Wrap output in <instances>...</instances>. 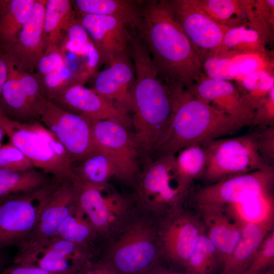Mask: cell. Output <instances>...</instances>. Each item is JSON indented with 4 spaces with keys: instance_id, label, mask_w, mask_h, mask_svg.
Returning a JSON list of instances; mask_svg holds the SVG:
<instances>
[{
    "instance_id": "f35d334b",
    "label": "cell",
    "mask_w": 274,
    "mask_h": 274,
    "mask_svg": "<svg viewBox=\"0 0 274 274\" xmlns=\"http://www.w3.org/2000/svg\"><path fill=\"white\" fill-rule=\"evenodd\" d=\"M33 168L30 159L9 142L0 147V169L24 171Z\"/></svg>"
},
{
    "instance_id": "f907efd6",
    "label": "cell",
    "mask_w": 274,
    "mask_h": 274,
    "mask_svg": "<svg viewBox=\"0 0 274 274\" xmlns=\"http://www.w3.org/2000/svg\"><path fill=\"white\" fill-rule=\"evenodd\" d=\"M5 134L4 131L0 127V147L3 145L2 143Z\"/></svg>"
},
{
    "instance_id": "3957f363",
    "label": "cell",
    "mask_w": 274,
    "mask_h": 274,
    "mask_svg": "<svg viewBox=\"0 0 274 274\" xmlns=\"http://www.w3.org/2000/svg\"><path fill=\"white\" fill-rule=\"evenodd\" d=\"M0 127L9 142L30 159L35 168L59 180L75 181L68 153L40 121L21 123L9 119L0 111Z\"/></svg>"
},
{
    "instance_id": "7a4b0ae2",
    "label": "cell",
    "mask_w": 274,
    "mask_h": 274,
    "mask_svg": "<svg viewBox=\"0 0 274 274\" xmlns=\"http://www.w3.org/2000/svg\"><path fill=\"white\" fill-rule=\"evenodd\" d=\"M169 87L174 97L170 125L154 158L162 155H175L186 147L232 134L248 125L197 99L181 86Z\"/></svg>"
},
{
    "instance_id": "9c48e42d",
    "label": "cell",
    "mask_w": 274,
    "mask_h": 274,
    "mask_svg": "<svg viewBox=\"0 0 274 274\" xmlns=\"http://www.w3.org/2000/svg\"><path fill=\"white\" fill-rule=\"evenodd\" d=\"M112 120L93 122L92 133L95 149L113 164L116 177L134 184L140 174L141 155L133 132Z\"/></svg>"
},
{
    "instance_id": "7402d4cb",
    "label": "cell",
    "mask_w": 274,
    "mask_h": 274,
    "mask_svg": "<svg viewBox=\"0 0 274 274\" xmlns=\"http://www.w3.org/2000/svg\"><path fill=\"white\" fill-rule=\"evenodd\" d=\"M5 60L8 72L2 90L0 111L9 119L21 123L40 121L23 88L18 70Z\"/></svg>"
},
{
    "instance_id": "d590c367",
    "label": "cell",
    "mask_w": 274,
    "mask_h": 274,
    "mask_svg": "<svg viewBox=\"0 0 274 274\" xmlns=\"http://www.w3.org/2000/svg\"><path fill=\"white\" fill-rule=\"evenodd\" d=\"M201 64L203 73L210 78L229 81L236 78L235 64L227 54L209 56Z\"/></svg>"
},
{
    "instance_id": "b9f144b4",
    "label": "cell",
    "mask_w": 274,
    "mask_h": 274,
    "mask_svg": "<svg viewBox=\"0 0 274 274\" xmlns=\"http://www.w3.org/2000/svg\"><path fill=\"white\" fill-rule=\"evenodd\" d=\"M252 125L260 128L273 126L274 87L254 111Z\"/></svg>"
},
{
    "instance_id": "7bdbcfd3",
    "label": "cell",
    "mask_w": 274,
    "mask_h": 274,
    "mask_svg": "<svg viewBox=\"0 0 274 274\" xmlns=\"http://www.w3.org/2000/svg\"><path fill=\"white\" fill-rule=\"evenodd\" d=\"M257 146L258 152L265 162L273 166L274 161V127L260 128L257 132Z\"/></svg>"
},
{
    "instance_id": "836d02e7",
    "label": "cell",
    "mask_w": 274,
    "mask_h": 274,
    "mask_svg": "<svg viewBox=\"0 0 274 274\" xmlns=\"http://www.w3.org/2000/svg\"><path fill=\"white\" fill-rule=\"evenodd\" d=\"M36 77L44 98L49 100L68 87L80 84L77 72L74 71L67 63L46 75Z\"/></svg>"
},
{
    "instance_id": "ba28073f",
    "label": "cell",
    "mask_w": 274,
    "mask_h": 274,
    "mask_svg": "<svg viewBox=\"0 0 274 274\" xmlns=\"http://www.w3.org/2000/svg\"><path fill=\"white\" fill-rule=\"evenodd\" d=\"M117 235L108 252L115 267L123 273L144 270L160 252L157 227L149 220H129Z\"/></svg>"
},
{
    "instance_id": "9a60e30c",
    "label": "cell",
    "mask_w": 274,
    "mask_h": 274,
    "mask_svg": "<svg viewBox=\"0 0 274 274\" xmlns=\"http://www.w3.org/2000/svg\"><path fill=\"white\" fill-rule=\"evenodd\" d=\"M60 108L80 115L92 123L112 120L127 127L131 125L128 112L109 100L92 88L84 85H73L51 100Z\"/></svg>"
},
{
    "instance_id": "277c9868",
    "label": "cell",
    "mask_w": 274,
    "mask_h": 274,
    "mask_svg": "<svg viewBox=\"0 0 274 274\" xmlns=\"http://www.w3.org/2000/svg\"><path fill=\"white\" fill-rule=\"evenodd\" d=\"M43 204L37 224L16 247L13 263L33 266L56 237L58 228L76 204V187L71 180L52 177L43 190Z\"/></svg>"
},
{
    "instance_id": "f6af8a7d",
    "label": "cell",
    "mask_w": 274,
    "mask_h": 274,
    "mask_svg": "<svg viewBox=\"0 0 274 274\" xmlns=\"http://www.w3.org/2000/svg\"><path fill=\"white\" fill-rule=\"evenodd\" d=\"M0 274H55L50 273L38 267L32 265H24L12 263Z\"/></svg>"
},
{
    "instance_id": "6da1fadb",
    "label": "cell",
    "mask_w": 274,
    "mask_h": 274,
    "mask_svg": "<svg viewBox=\"0 0 274 274\" xmlns=\"http://www.w3.org/2000/svg\"><path fill=\"white\" fill-rule=\"evenodd\" d=\"M158 75L167 85L189 89L203 74L201 62L167 0L137 1L133 25Z\"/></svg>"
},
{
    "instance_id": "603a6c76",
    "label": "cell",
    "mask_w": 274,
    "mask_h": 274,
    "mask_svg": "<svg viewBox=\"0 0 274 274\" xmlns=\"http://www.w3.org/2000/svg\"><path fill=\"white\" fill-rule=\"evenodd\" d=\"M36 0L0 1V52L15 44Z\"/></svg>"
},
{
    "instance_id": "7dc6e473",
    "label": "cell",
    "mask_w": 274,
    "mask_h": 274,
    "mask_svg": "<svg viewBox=\"0 0 274 274\" xmlns=\"http://www.w3.org/2000/svg\"><path fill=\"white\" fill-rule=\"evenodd\" d=\"M13 263L5 249H0V272L6 267Z\"/></svg>"
},
{
    "instance_id": "d4e9b609",
    "label": "cell",
    "mask_w": 274,
    "mask_h": 274,
    "mask_svg": "<svg viewBox=\"0 0 274 274\" xmlns=\"http://www.w3.org/2000/svg\"><path fill=\"white\" fill-rule=\"evenodd\" d=\"M249 26L248 23L229 28L221 46L212 55L243 53L267 54L263 38L252 25Z\"/></svg>"
},
{
    "instance_id": "ac0fdd59",
    "label": "cell",
    "mask_w": 274,
    "mask_h": 274,
    "mask_svg": "<svg viewBox=\"0 0 274 274\" xmlns=\"http://www.w3.org/2000/svg\"><path fill=\"white\" fill-rule=\"evenodd\" d=\"M206 233L215 245L223 263L237 245L243 228L226 205L196 206Z\"/></svg>"
},
{
    "instance_id": "ee69618b",
    "label": "cell",
    "mask_w": 274,
    "mask_h": 274,
    "mask_svg": "<svg viewBox=\"0 0 274 274\" xmlns=\"http://www.w3.org/2000/svg\"><path fill=\"white\" fill-rule=\"evenodd\" d=\"M63 39L81 43H87L91 39L87 31L77 19L72 23L65 31Z\"/></svg>"
},
{
    "instance_id": "52a82bcc",
    "label": "cell",
    "mask_w": 274,
    "mask_h": 274,
    "mask_svg": "<svg viewBox=\"0 0 274 274\" xmlns=\"http://www.w3.org/2000/svg\"><path fill=\"white\" fill-rule=\"evenodd\" d=\"M75 183L77 204L99 237L117 235L130 220V199L109 183L99 185Z\"/></svg>"
},
{
    "instance_id": "4316f807",
    "label": "cell",
    "mask_w": 274,
    "mask_h": 274,
    "mask_svg": "<svg viewBox=\"0 0 274 274\" xmlns=\"http://www.w3.org/2000/svg\"><path fill=\"white\" fill-rule=\"evenodd\" d=\"M75 10L79 14L111 16L126 20L129 26L137 14V1L76 0L72 1Z\"/></svg>"
},
{
    "instance_id": "d6a6232c",
    "label": "cell",
    "mask_w": 274,
    "mask_h": 274,
    "mask_svg": "<svg viewBox=\"0 0 274 274\" xmlns=\"http://www.w3.org/2000/svg\"><path fill=\"white\" fill-rule=\"evenodd\" d=\"M185 267L188 274H215L219 267H221L218 252L206 229Z\"/></svg>"
},
{
    "instance_id": "60d3db41",
    "label": "cell",
    "mask_w": 274,
    "mask_h": 274,
    "mask_svg": "<svg viewBox=\"0 0 274 274\" xmlns=\"http://www.w3.org/2000/svg\"><path fill=\"white\" fill-rule=\"evenodd\" d=\"M66 63L64 53L60 47H49L45 49L34 74L37 76H42Z\"/></svg>"
},
{
    "instance_id": "1f68e13d",
    "label": "cell",
    "mask_w": 274,
    "mask_h": 274,
    "mask_svg": "<svg viewBox=\"0 0 274 274\" xmlns=\"http://www.w3.org/2000/svg\"><path fill=\"white\" fill-rule=\"evenodd\" d=\"M226 206L243 227L274 214L272 192L260 194L242 202Z\"/></svg>"
},
{
    "instance_id": "44dd1931",
    "label": "cell",
    "mask_w": 274,
    "mask_h": 274,
    "mask_svg": "<svg viewBox=\"0 0 274 274\" xmlns=\"http://www.w3.org/2000/svg\"><path fill=\"white\" fill-rule=\"evenodd\" d=\"M273 225L274 214L244 226L237 245L222 265L221 274L247 272L264 238L273 230Z\"/></svg>"
},
{
    "instance_id": "5bb4252c",
    "label": "cell",
    "mask_w": 274,
    "mask_h": 274,
    "mask_svg": "<svg viewBox=\"0 0 274 274\" xmlns=\"http://www.w3.org/2000/svg\"><path fill=\"white\" fill-rule=\"evenodd\" d=\"M273 166L206 185L194 195L196 206L233 204L260 194L272 192Z\"/></svg>"
},
{
    "instance_id": "bcb514c9",
    "label": "cell",
    "mask_w": 274,
    "mask_h": 274,
    "mask_svg": "<svg viewBox=\"0 0 274 274\" xmlns=\"http://www.w3.org/2000/svg\"><path fill=\"white\" fill-rule=\"evenodd\" d=\"M8 65L7 62L0 52V104L2 90L8 76Z\"/></svg>"
},
{
    "instance_id": "4dcf8cb0",
    "label": "cell",
    "mask_w": 274,
    "mask_h": 274,
    "mask_svg": "<svg viewBox=\"0 0 274 274\" xmlns=\"http://www.w3.org/2000/svg\"><path fill=\"white\" fill-rule=\"evenodd\" d=\"M207 154L202 145L186 147L175 157L176 174L182 184L188 189L192 182L202 177L207 164Z\"/></svg>"
},
{
    "instance_id": "4fadbf2b",
    "label": "cell",
    "mask_w": 274,
    "mask_h": 274,
    "mask_svg": "<svg viewBox=\"0 0 274 274\" xmlns=\"http://www.w3.org/2000/svg\"><path fill=\"white\" fill-rule=\"evenodd\" d=\"M205 227L200 217L183 208L162 218L157 226L160 252L173 261L185 266Z\"/></svg>"
},
{
    "instance_id": "ffe728a7",
    "label": "cell",
    "mask_w": 274,
    "mask_h": 274,
    "mask_svg": "<svg viewBox=\"0 0 274 274\" xmlns=\"http://www.w3.org/2000/svg\"><path fill=\"white\" fill-rule=\"evenodd\" d=\"M134 80V66L127 54L115 59L98 73L92 89L128 113H131Z\"/></svg>"
},
{
    "instance_id": "f1b7e54d",
    "label": "cell",
    "mask_w": 274,
    "mask_h": 274,
    "mask_svg": "<svg viewBox=\"0 0 274 274\" xmlns=\"http://www.w3.org/2000/svg\"><path fill=\"white\" fill-rule=\"evenodd\" d=\"M56 237L93 248L94 241L99 237L76 201L73 210L60 224Z\"/></svg>"
},
{
    "instance_id": "8d00e7d4",
    "label": "cell",
    "mask_w": 274,
    "mask_h": 274,
    "mask_svg": "<svg viewBox=\"0 0 274 274\" xmlns=\"http://www.w3.org/2000/svg\"><path fill=\"white\" fill-rule=\"evenodd\" d=\"M226 54L230 56L235 64L237 71V76L235 80L237 82L255 72L262 70H272L273 67L267 54L264 55L259 53Z\"/></svg>"
},
{
    "instance_id": "30bf717a",
    "label": "cell",
    "mask_w": 274,
    "mask_h": 274,
    "mask_svg": "<svg viewBox=\"0 0 274 274\" xmlns=\"http://www.w3.org/2000/svg\"><path fill=\"white\" fill-rule=\"evenodd\" d=\"M39 114L40 121L56 136L73 165L97 151L92 136L93 123L87 119L47 99L42 102Z\"/></svg>"
},
{
    "instance_id": "8992f818",
    "label": "cell",
    "mask_w": 274,
    "mask_h": 274,
    "mask_svg": "<svg viewBox=\"0 0 274 274\" xmlns=\"http://www.w3.org/2000/svg\"><path fill=\"white\" fill-rule=\"evenodd\" d=\"M257 138L254 132L204 144L208 160L201 178L207 185L272 166L260 155Z\"/></svg>"
},
{
    "instance_id": "e0dca14e",
    "label": "cell",
    "mask_w": 274,
    "mask_h": 274,
    "mask_svg": "<svg viewBox=\"0 0 274 274\" xmlns=\"http://www.w3.org/2000/svg\"><path fill=\"white\" fill-rule=\"evenodd\" d=\"M46 0H36L31 13L17 41L5 52V59L17 70L34 74L44 54L43 22Z\"/></svg>"
},
{
    "instance_id": "e575fe53",
    "label": "cell",
    "mask_w": 274,
    "mask_h": 274,
    "mask_svg": "<svg viewBox=\"0 0 274 274\" xmlns=\"http://www.w3.org/2000/svg\"><path fill=\"white\" fill-rule=\"evenodd\" d=\"M248 19L265 42L271 40L273 34L274 1H254L248 15Z\"/></svg>"
},
{
    "instance_id": "681fc988",
    "label": "cell",
    "mask_w": 274,
    "mask_h": 274,
    "mask_svg": "<svg viewBox=\"0 0 274 274\" xmlns=\"http://www.w3.org/2000/svg\"><path fill=\"white\" fill-rule=\"evenodd\" d=\"M243 274H274V271L273 267H271L260 272L252 273L247 271Z\"/></svg>"
},
{
    "instance_id": "816d5d0a",
    "label": "cell",
    "mask_w": 274,
    "mask_h": 274,
    "mask_svg": "<svg viewBox=\"0 0 274 274\" xmlns=\"http://www.w3.org/2000/svg\"><path fill=\"white\" fill-rule=\"evenodd\" d=\"M168 274H188L187 273V272H185V273H181V272H171V273H169Z\"/></svg>"
},
{
    "instance_id": "d6986e66",
    "label": "cell",
    "mask_w": 274,
    "mask_h": 274,
    "mask_svg": "<svg viewBox=\"0 0 274 274\" xmlns=\"http://www.w3.org/2000/svg\"><path fill=\"white\" fill-rule=\"evenodd\" d=\"M187 90L197 99L252 125L253 114L245 106L239 91L230 82L210 78L203 74Z\"/></svg>"
},
{
    "instance_id": "2e32d148",
    "label": "cell",
    "mask_w": 274,
    "mask_h": 274,
    "mask_svg": "<svg viewBox=\"0 0 274 274\" xmlns=\"http://www.w3.org/2000/svg\"><path fill=\"white\" fill-rule=\"evenodd\" d=\"M78 18L99 53L101 62L108 65L128 54L127 22L111 16L79 14Z\"/></svg>"
},
{
    "instance_id": "7c38bea8",
    "label": "cell",
    "mask_w": 274,
    "mask_h": 274,
    "mask_svg": "<svg viewBox=\"0 0 274 274\" xmlns=\"http://www.w3.org/2000/svg\"><path fill=\"white\" fill-rule=\"evenodd\" d=\"M174 16L198 56L201 62L221 46L228 27L211 18L194 0H168Z\"/></svg>"
},
{
    "instance_id": "8fae6325",
    "label": "cell",
    "mask_w": 274,
    "mask_h": 274,
    "mask_svg": "<svg viewBox=\"0 0 274 274\" xmlns=\"http://www.w3.org/2000/svg\"><path fill=\"white\" fill-rule=\"evenodd\" d=\"M43 189L0 198V249L17 247L35 228L42 210Z\"/></svg>"
},
{
    "instance_id": "74e56055",
    "label": "cell",
    "mask_w": 274,
    "mask_h": 274,
    "mask_svg": "<svg viewBox=\"0 0 274 274\" xmlns=\"http://www.w3.org/2000/svg\"><path fill=\"white\" fill-rule=\"evenodd\" d=\"M237 82L242 88L241 95L267 94L274 87L273 71L259 70L244 77Z\"/></svg>"
},
{
    "instance_id": "f546056e",
    "label": "cell",
    "mask_w": 274,
    "mask_h": 274,
    "mask_svg": "<svg viewBox=\"0 0 274 274\" xmlns=\"http://www.w3.org/2000/svg\"><path fill=\"white\" fill-rule=\"evenodd\" d=\"M196 4L217 22L229 28L239 25L253 1L194 0Z\"/></svg>"
},
{
    "instance_id": "5b68a950",
    "label": "cell",
    "mask_w": 274,
    "mask_h": 274,
    "mask_svg": "<svg viewBox=\"0 0 274 274\" xmlns=\"http://www.w3.org/2000/svg\"><path fill=\"white\" fill-rule=\"evenodd\" d=\"M175 155L146 160L135 181V199L144 210L162 218L183 208L189 189L180 181Z\"/></svg>"
},
{
    "instance_id": "cb8c5ba5",
    "label": "cell",
    "mask_w": 274,
    "mask_h": 274,
    "mask_svg": "<svg viewBox=\"0 0 274 274\" xmlns=\"http://www.w3.org/2000/svg\"><path fill=\"white\" fill-rule=\"evenodd\" d=\"M77 19L73 2L69 0H46L43 22L45 49L58 46L68 26Z\"/></svg>"
},
{
    "instance_id": "ab89813d",
    "label": "cell",
    "mask_w": 274,
    "mask_h": 274,
    "mask_svg": "<svg viewBox=\"0 0 274 274\" xmlns=\"http://www.w3.org/2000/svg\"><path fill=\"white\" fill-rule=\"evenodd\" d=\"M274 265V230L265 237L257 251L248 272L263 271Z\"/></svg>"
},
{
    "instance_id": "484cf974",
    "label": "cell",
    "mask_w": 274,
    "mask_h": 274,
    "mask_svg": "<svg viewBox=\"0 0 274 274\" xmlns=\"http://www.w3.org/2000/svg\"><path fill=\"white\" fill-rule=\"evenodd\" d=\"M52 179L50 175L36 168L24 171L0 169V198L38 190Z\"/></svg>"
},
{
    "instance_id": "c3c4849f",
    "label": "cell",
    "mask_w": 274,
    "mask_h": 274,
    "mask_svg": "<svg viewBox=\"0 0 274 274\" xmlns=\"http://www.w3.org/2000/svg\"><path fill=\"white\" fill-rule=\"evenodd\" d=\"M80 274H110L108 272L100 267L96 266L91 264Z\"/></svg>"
},
{
    "instance_id": "83f0119b",
    "label": "cell",
    "mask_w": 274,
    "mask_h": 274,
    "mask_svg": "<svg viewBox=\"0 0 274 274\" xmlns=\"http://www.w3.org/2000/svg\"><path fill=\"white\" fill-rule=\"evenodd\" d=\"M75 181L79 183L93 185L108 183L113 177H116L114 167L109 158L96 151L73 166Z\"/></svg>"
}]
</instances>
